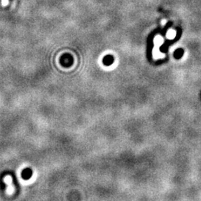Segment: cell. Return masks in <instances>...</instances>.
Here are the masks:
<instances>
[{"label":"cell","mask_w":201,"mask_h":201,"mask_svg":"<svg viewBox=\"0 0 201 201\" xmlns=\"http://www.w3.org/2000/svg\"><path fill=\"white\" fill-rule=\"evenodd\" d=\"M165 20H163V22H162V24H165Z\"/></svg>","instance_id":"obj_6"},{"label":"cell","mask_w":201,"mask_h":201,"mask_svg":"<svg viewBox=\"0 0 201 201\" xmlns=\"http://www.w3.org/2000/svg\"><path fill=\"white\" fill-rule=\"evenodd\" d=\"M175 36H176V31H173V30L172 29H170L169 31H168V33H167L166 35V37L169 39H173V38L175 37Z\"/></svg>","instance_id":"obj_2"},{"label":"cell","mask_w":201,"mask_h":201,"mask_svg":"<svg viewBox=\"0 0 201 201\" xmlns=\"http://www.w3.org/2000/svg\"><path fill=\"white\" fill-rule=\"evenodd\" d=\"M31 176V171L28 170V169H26V170H25L23 172V177L24 179L30 178Z\"/></svg>","instance_id":"obj_3"},{"label":"cell","mask_w":201,"mask_h":201,"mask_svg":"<svg viewBox=\"0 0 201 201\" xmlns=\"http://www.w3.org/2000/svg\"><path fill=\"white\" fill-rule=\"evenodd\" d=\"M163 43V39L160 36H157L154 38V49L153 51L154 59H159V58H163L165 54L159 51V47Z\"/></svg>","instance_id":"obj_1"},{"label":"cell","mask_w":201,"mask_h":201,"mask_svg":"<svg viewBox=\"0 0 201 201\" xmlns=\"http://www.w3.org/2000/svg\"><path fill=\"white\" fill-rule=\"evenodd\" d=\"M183 50H182V49L177 50V51L175 52V56H176V57H180V56L183 54Z\"/></svg>","instance_id":"obj_5"},{"label":"cell","mask_w":201,"mask_h":201,"mask_svg":"<svg viewBox=\"0 0 201 201\" xmlns=\"http://www.w3.org/2000/svg\"><path fill=\"white\" fill-rule=\"evenodd\" d=\"M113 61V59L111 56H107L106 57H105L104 63H106V62H108V64H110V63H112Z\"/></svg>","instance_id":"obj_4"}]
</instances>
